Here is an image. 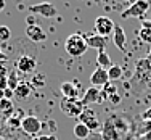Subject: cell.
I'll return each instance as SVG.
<instances>
[{
	"label": "cell",
	"instance_id": "e0dca14e",
	"mask_svg": "<svg viewBox=\"0 0 151 140\" xmlns=\"http://www.w3.org/2000/svg\"><path fill=\"white\" fill-rule=\"evenodd\" d=\"M74 135L77 139H81V140H85L90 135V131H88V127L85 124H82V123H77L74 126Z\"/></svg>",
	"mask_w": 151,
	"mask_h": 140
},
{
	"label": "cell",
	"instance_id": "4316f807",
	"mask_svg": "<svg viewBox=\"0 0 151 140\" xmlns=\"http://www.w3.org/2000/svg\"><path fill=\"white\" fill-rule=\"evenodd\" d=\"M35 140H58V139H56L55 134H50V135H40V137H37Z\"/></svg>",
	"mask_w": 151,
	"mask_h": 140
},
{
	"label": "cell",
	"instance_id": "6da1fadb",
	"mask_svg": "<svg viewBox=\"0 0 151 140\" xmlns=\"http://www.w3.org/2000/svg\"><path fill=\"white\" fill-rule=\"evenodd\" d=\"M87 48L88 47H87V44H85L84 34H79V32L68 35L66 40H64V50L68 52V55L74 56V58L82 56L85 52H87Z\"/></svg>",
	"mask_w": 151,
	"mask_h": 140
},
{
	"label": "cell",
	"instance_id": "4fadbf2b",
	"mask_svg": "<svg viewBox=\"0 0 151 140\" xmlns=\"http://www.w3.org/2000/svg\"><path fill=\"white\" fill-rule=\"evenodd\" d=\"M85 44L87 47H92V48L96 50H105L106 47V37H101L98 34H85Z\"/></svg>",
	"mask_w": 151,
	"mask_h": 140
},
{
	"label": "cell",
	"instance_id": "4dcf8cb0",
	"mask_svg": "<svg viewBox=\"0 0 151 140\" xmlns=\"http://www.w3.org/2000/svg\"><path fill=\"white\" fill-rule=\"evenodd\" d=\"M3 8H5V2H3V0H0V12H2Z\"/></svg>",
	"mask_w": 151,
	"mask_h": 140
},
{
	"label": "cell",
	"instance_id": "e575fe53",
	"mask_svg": "<svg viewBox=\"0 0 151 140\" xmlns=\"http://www.w3.org/2000/svg\"><path fill=\"white\" fill-rule=\"evenodd\" d=\"M150 63H151V61H150Z\"/></svg>",
	"mask_w": 151,
	"mask_h": 140
},
{
	"label": "cell",
	"instance_id": "5b68a950",
	"mask_svg": "<svg viewBox=\"0 0 151 140\" xmlns=\"http://www.w3.org/2000/svg\"><path fill=\"white\" fill-rule=\"evenodd\" d=\"M114 26H116L114 21L108 16H98L95 19V31H96V34L101 35V37H108V35L114 31Z\"/></svg>",
	"mask_w": 151,
	"mask_h": 140
},
{
	"label": "cell",
	"instance_id": "2e32d148",
	"mask_svg": "<svg viewBox=\"0 0 151 140\" xmlns=\"http://www.w3.org/2000/svg\"><path fill=\"white\" fill-rule=\"evenodd\" d=\"M96 64H98V68H103V69H109L113 66L109 55L105 50H98V53H96Z\"/></svg>",
	"mask_w": 151,
	"mask_h": 140
},
{
	"label": "cell",
	"instance_id": "9c48e42d",
	"mask_svg": "<svg viewBox=\"0 0 151 140\" xmlns=\"http://www.w3.org/2000/svg\"><path fill=\"white\" fill-rule=\"evenodd\" d=\"M82 105L87 106V105H92V103H101V90H100L98 87H88L87 90H85L84 97L81 98Z\"/></svg>",
	"mask_w": 151,
	"mask_h": 140
},
{
	"label": "cell",
	"instance_id": "8fae6325",
	"mask_svg": "<svg viewBox=\"0 0 151 140\" xmlns=\"http://www.w3.org/2000/svg\"><path fill=\"white\" fill-rule=\"evenodd\" d=\"M26 35L32 42H44L47 39V34L39 24H31V26H27L26 27Z\"/></svg>",
	"mask_w": 151,
	"mask_h": 140
},
{
	"label": "cell",
	"instance_id": "52a82bcc",
	"mask_svg": "<svg viewBox=\"0 0 151 140\" xmlns=\"http://www.w3.org/2000/svg\"><path fill=\"white\" fill-rule=\"evenodd\" d=\"M79 123L85 124L90 132H92V131H98V127H100V121H98V118H96L95 111H93V110H88V108H85L84 113L79 116Z\"/></svg>",
	"mask_w": 151,
	"mask_h": 140
},
{
	"label": "cell",
	"instance_id": "44dd1931",
	"mask_svg": "<svg viewBox=\"0 0 151 140\" xmlns=\"http://www.w3.org/2000/svg\"><path fill=\"white\" fill-rule=\"evenodd\" d=\"M19 85V81H18V76H16V71H12V73L8 74V77H6V87L10 89V90L15 92V89Z\"/></svg>",
	"mask_w": 151,
	"mask_h": 140
},
{
	"label": "cell",
	"instance_id": "603a6c76",
	"mask_svg": "<svg viewBox=\"0 0 151 140\" xmlns=\"http://www.w3.org/2000/svg\"><path fill=\"white\" fill-rule=\"evenodd\" d=\"M10 37H12V31H10V27L5 26V24H2V26H0V42L10 40Z\"/></svg>",
	"mask_w": 151,
	"mask_h": 140
},
{
	"label": "cell",
	"instance_id": "30bf717a",
	"mask_svg": "<svg viewBox=\"0 0 151 140\" xmlns=\"http://www.w3.org/2000/svg\"><path fill=\"white\" fill-rule=\"evenodd\" d=\"M35 58H32L29 55H23L18 58L16 61V68L19 73H32V71L35 69Z\"/></svg>",
	"mask_w": 151,
	"mask_h": 140
},
{
	"label": "cell",
	"instance_id": "f546056e",
	"mask_svg": "<svg viewBox=\"0 0 151 140\" xmlns=\"http://www.w3.org/2000/svg\"><path fill=\"white\" fill-rule=\"evenodd\" d=\"M48 126H50V131H53V132L56 131V123H53V121H48Z\"/></svg>",
	"mask_w": 151,
	"mask_h": 140
},
{
	"label": "cell",
	"instance_id": "836d02e7",
	"mask_svg": "<svg viewBox=\"0 0 151 140\" xmlns=\"http://www.w3.org/2000/svg\"><path fill=\"white\" fill-rule=\"evenodd\" d=\"M0 140H5V139H3V137H2V135H0Z\"/></svg>",
	"mask_w": 151,
	"mask_h": 140
},
{
	"label": "cell",
	"instance_id": "7a4b0ae2",
	"mask_svg": "<svg viewBox=\"0 0 151 140\" xmlns=\"http://www.w3.org/2000/svg\"><path fill=\"white\" fill-rule=\"evenodd\" d=\"M60 108L66 116L69 118H79L84 113L85 106L82 105V102L79 98H63L60 102Z\"/></svg>",
	"mask_w": 151,
	"mask_h": 140
},
{
	"label": "cell",
	"instance_id": "9a60e30c",
	"mask_svg": "<svg viewBox=\"0 0 151 140\" xmlns=\"http://www.w3.org/2000/svg\"><path fill=\"white\" fill-rule=\"evenodd\" d=\"M32 84H27V82H19V85L15 89V97L18 100H26L27 97L32 93Z\"/></svg>",
	"mask_w": 151,
	"mask_h": 140
},
{
	"label": "cell",
	"instance_id": "3957f363",
	"mask_svg": "<svg viewBox=\"0 0 151 140\" xmlns=\"http://www.w3.org/2000/svg\"><path fill=\"white\" fill-rule=\"evenodd\" d=\"M150 8V2H145V0H137V2L130 3L127 10L121 13L122 18H142L146 13V10Z\"/></svg>",
	"mask_w": 151,
	"mask_h": 140
},
{
	"label": "cell",
	"instance_id": "ac0fdd59",
	"mask_svg": "<svg viewBox=\"0 0 151 140\" xmlns=\"http://www.w3.org/2000/svg\"><path fill=\"white\" fill-rule=\"evenodd\" d=\"M122 68L119 66V64H113V66L108 69V76H109V81H119V79H122Z\"/></svg>",
	"mask_w": 151,
	"mask_h": 140
},
{
	"label": "cell",
	"instance_id": "5bb4252c",
	"mask_svg": "<svg viewBox=\"0 0 151 140\" xmlns=\"http://www.w3.org/2000/svg\"><path fill=\"white\" fill-rule=\"evenodd\" d=\"M60 90L63 93V98H77L79 97V87L74 84V82H63L60 85Z\"/></svg>",
	"mask_w": 151,
	"mask_h": 140
},
{
	"label": "cell",
	"instance_id": "484cf974",
	"mask_svg": "<svg viewBox=\"0 0 151 140\" xmlns=\"http://www.w3.org/2000/svg\"><path fill=\"white\" fill-rule=\"evenodd\" d=\"M21 118H18V116H13V118H10L8 119V124L12 126V127H15V126H21Z\"/></svg>",
	"mask_w": 151,
	"mask_h": 140
},
{
	"label": "cell",
	"instance_id": "f1b7e54d",
	"mask_svg": "<svg viewBox=\"0 0 151 140\" xmlns=\"http://www.w3.org/2000/svg\"><path fill=\"white\" fill-rule=\"evenodd\" d=\"M109 102L113 103V105H117V103L121 102V95H119V93H116V95L109 97Z\"/></svg>",
	"mask_w": 151,
	"mask_h": 140
},
{
	"label": "cell",
	"instance_id": "7c38bea8",
	"mask_svg": "<svg viewBox=\"0 0 151 140\" xmlns=\"http://www.w3.org/2000/svg\"><path fill=\"white\" fill-rule=\"evenodd\" d=\"M113 42H114V45H116L117 48L121 50V52H124V50H125L127 35H125V32H124V29H122V26H119V24H116V26H114V31H113Z\"/></svg>",
	"mask_w": 151,
	"mask_h": 140
},
{
	"label": "cell",
	"instance_id": "ba28073f",
	"mask_svg": "<svg viewBox=\"0 0 151 140\" xmlns=\"http://www.w3.org/2000/svg\"><path fill=\"white\" fill-rule=\"evenodd\" d=\"M109 82V76H108V69L103 68H96L90 76V84L92 87H105Z\"/></svg>",
	"mask_w": 151,
	"mask_h": 140
},
{
	"label": "cell",
	"instance_id": "1f68e13d",
	"mask_svg": "<svg viewBox=\"0 0 151 140\" xmlns=\"http://www.w3.org/2000/svg\"><path fill=\"white\" fill-rule=\"evenodd\" d=\"M146 60H148V61H151V52H150V55H148V58H146Z\"/></svg>",
	"mask_w": 151,
	"mask_h": 140
},
{
	"label": "cell",
	"instance_id": "83f0119b",
	"mask_svg": "<svg viewBox=\"0 0 151 140\" xmlns=\"http://www.w3.org/2000/svg\"><path fill=\"white\" fill-rule=\"evenodd\" d=\"M142 118H143V121H151V108H148V110L143 111Z\"/></svg>",
	"mask_w": 151,
	"mask_h": 140
},
{
	"label": "cell",
	"instance_id": "277c9868",
	"mask_svg": "<svg viewBox=\"0 0 151 140\" xmlns=\"http://www.w3.org/2000/svg\"><path fill=\"white\" fill-rule=\"evenodd\" d=\"M29 13H34V15L44 16V18H55L58 15V10L53 3H37V5H31L29 6Z\"/></svg>",
	"mask_w": 151,
	"mask_h": 140
},
{
	"label": "cell",
	"instance_id": "8992f818",
	"mask_svg": "<svg viewBox=\"0 0 151 140\" xmlns=\"http://www.w3.org/2000/svg\"><path fill=\"white\" fill-rule=\"evenodd\" d=\"M21 129L29 135H35V134L40 132L42 123H40V119L35 118V116H24L23 121H21Z\"/></svg>",
	"mask_w": 151,
	"mask_h": 140
},
{
	"label": "cell",
	"instance_id": "ffe728a7",
	"mask_svg": "<svg viewBox=\"0 0 151 140\" xmlns=\"http://www.w3.org/2000/svg\"><path fill=\"white\" fill-rule=\"evenodd\" d=\"M103 139L105 140H117L116 129H114L113 126H109V121H106L105 129H103Z\"/></svg>",
	"mask_w": 151,
	"mask_h": 140
},
{
	"label": "cell",
	"instance_id": "cb8c5ba5",
	"mask_svg": "<svg viewBox=\"0 0 151 140\" xmlns=\"http://www.w3.org/2000/svg\"><path fill=\"white\" fill-rule=\"evenodd\" d=\"M0 110L2 111H6V113H12L13 111V103L6 98H2L0 100Z\"/></svg>",
	"mask_w": 151,
	"mask_h": 140
},
{
	"label": "cell",
	"instance_id": "d6986e66",
	"mask_svg": "<svg viewBox=\"0 0 151 140\" xmlns=\"http://www.w3.org/2000/svg\"><path fill=\"white\" fill-rule=\"evenodd\" d=\"M116 93H117V87L114 84H111V82H108L101 90V100H109V97L116 95Z\"/></svg>",
	"mask_w": 151,
	"mask_h": 140
},
{
	"label": "cell",
	"instance_id": "d6a6232c",
	"mask_svg": "<svg viewBox=\"0 0 151 140\" xmlns=\"http://www.w3.org/2000/svg\"><path fill=\"white\" fill-rule=\"evenodd\" d=\"M2 56H3V53H2V50H0V58H2Z\"/></svg>",
	"mask_w": 151,
	"mask_h": 140
},
{
	"label": "cell",
	"instance_id": "7402d4cb",
	"mask_svg": "<svg viewBox=\"0 0 151 140\" xmlns=\"http://www.w3.org/2000/svg\"><path fill=\"white\" fill-rule=\"evenodd\" d=\"M138 37L142 39V42H145V44H151V29L142 26V29L138 31Z\"/></svg>",
	"mask_w": 151,
	"mask_h": 140
},
{
	"label": "cell",
	"instance_id": "d4e9b609",
	"mask_svg": "<svg viewBox=\"0 0 151 140\" xmlns=\"http://www.w3.org/2000/svg\"><path fill=\"white\" fill-rule=\"evenodd\" d=\"M44 76H35L34 79H32V87H40V85H44Z\"/></svg>",
	"mask_w": 151,
	"mask_h": 140
}]
</instances>
